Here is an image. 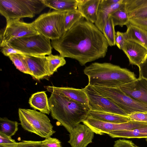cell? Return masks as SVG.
<instances>
[{
  "label": "cell",
  "mask_w": 147,
  "mask_h": 147,
  "mask_svg": "<svg viewBox=\"0 0 147 147\" xmlns=\"http://www.w3.org/2000/svg\"><path fill=\"white\" fill-rule=\"evenodd\" d=\"M139 76L147 80V57L138 67Z\"/></svg>",
  "instance_id": "74e56055"
},
{
  "label": "cell",
  "mask_w": 147,
  "mask_h": 147,
  "mask_svg": "<svg viewBox=\"0 0 147 147\" xmlns=\"http://www.w3.org/2000/svg\"><path fill=\"white\" fill-rule=\"evenodd\" d=\"M113 147H139L132 141L125 139H119L115 141Z\"/></svg>",
  "instance_id": "d590c367"
},
{
  "label": "cell",
  "mask_w": 147,
  "mask_h": 147,
  "mask_svg": "<svg viewBox=\"0 0 147 147\" xmlns=\"http://www.w3.org/2000/svg\"><path fill=\"white\" fill-rule=\"evenodd\" d=\"M1 30L0 47L9 44L18 38L38 33L34 27L32 23H27L20 19L6 20L5 28L3 30Z\"/></svg>",
  "instance_id": "9c48e42d"
},
{
  "label": "cell",
  "mask_w": 147,
  "mask_h": 147,
  "mask_svg": "<svg viewBox=\"0 0 147 147\" xmlns=\"http://www.w3.org/2000/svg\"><path fill=\"white\" fill-rule=\"evenodd\" d=\"M46 7L42 0H0V13L6 20L32 18Z\"/></svg>",
  "instance_id": "277c9868"
},
{
  "label": "cell",
  "mask_w": 147,
  "mask_h": 147,
  "mask_svg": "<svg viewBox=\"0 0 147 147\" xmlns=\"http://www.w3.org/2000/svg\"><path fill=\"white\" fill-rule=\"evenodd\" d=\"M112 138H147V125L130 130L114 131L107 134Z\"/></svg>",
  "instance_id": "603a6c76"
},
{
  "label": "cell",
  "mask_w": 147,
  "mask_h": 147,
  "mask_svg": "<svg viewBox=\"0 0 147 147\" xmlns=\"http://www.w3.org/2000/svg\"><path fill=\"white\" fill-rule=\"evenodd\" d=\"M40 147H62L61 142L58 139L51 137L41 141Z\"/></svg>",
  "instance_id": "1f68e13d"
},
{
  "label": "cell",
  "mask_w": 147,
  "mask_h": 147,
  "mask_svg": "<svg viewBox=\"0 0 147 147\" xmlns=\"http://www.w3.org/2000/svg\"><path fill=\"white\" fill-rule=\"evenodd\" d=\"M8 57L17 69L24 73L31 75L22 54H11Z\"/></svg>",
  "instance_id": "f546056e"
},
{
  "label": "cell",
  "mask_w": 147,
  "mask_h": 147,
  "mask_svg": "<svg viewBox=\"0 0 147 147\" xmlns=\"http://www.w3.org/2000/svg\"><path fill=\"white\" fill-rule=\"evenodd\" d=\"M88 97L91 110L106 112L127 116V114L111 99L99 94L88 85L83 88Z\"/></svg>",
  "instance_id": "8fae6325"
},
{
  "label": "cell",
  "mask_w": 147,
  "mask_h": 147,
  "mask_svg": "<svg viewBox=\"0 0 147 147\" xmlns=\"http://www.w3.org/2000/svg\"><path fill=\"white\" fill-rule=\"evenodd\" d=\"M126 26L127 40L136 42L147 49V29L129 23Z\"/></svg>",
  "instance_id": "ffe728a7"
},
{
  "label": "cell",
  "mask_w": 147,
  "mask_h": 147,
  "mask_svg": "<svg viewBox=\"0 0 147 147\" xmlns=\"http://www.w3.org/2000/svg\"><path fill=\"white\" fill-rule=\"evenodd\" d=\"M51 44L60 56L75 59L81 66L104 57L109 46L103 33L84 18Z\"/></svg>",
  "instance_id": "6da1fadb"
},
{
  "label": "cell",
  "mask_w": 147,
  "mask_h": 147,
  "mask_svg": "<svg viewBox=\"0 0 147 147\" xmlns=\"http://www.w3.org/2000/svg\"><path fill=\"white\" fill-rule=\"evenodd\" d=\"M44 87L51 93H58L78 102L89 105L88 97L83 88L79 89L49 86H45Z\"/></svg>",
  "instance_id": "e0dca14e"
},
{
  "label": "cell",
  "mask_w": 147,
  "mask_h": 147,
  "mask_svg": "<svg viewBox=\"0 0 147 147\" xmlns=\"http://www.w3.org/2000/svg\"><path fill=\"white\" fill-rule=\"evenodd\" d=\"M46 58L49 64L50 76L56 71L58 68L66 63L64 58L60 55H54L51 54L46 56Z\"/></svg>",
  "instance_id": "f1b7e54d"
},
{
  "label": "cell",
  "mask_w": 147,
  "mask_h": 147,
  "mask_svg": "<svg viewBox=\"0 0 147 147\" xmlns=\"http://www.w3.org/2000/svg\"><path fill=\"white\" fill-rule=\"evenodd\" d=\"M89 115L94 119L109 123H119L131 121L127 116L104 112L90 110Z\"/></svg>",
  "instance_id": "7402d4cb"
},
{
  "label": "cell",
  "mask_w": 147,
  "mask_h": 147,
  "mask_svg": "<svg viewBox=\"0 0 147 147\" xmlns=\"http://www.w3.org/2000/svg\"><path fill=\"white\" fill-rule=\"evenodd\" d=\"M112 18L110 15L108 17L103 29V34L106 38L109 46H115L116 32Z\"/></svg>",
  "instance_id": "4316f807"
},
{
  "label": "cell",
  "mask_w": 147,
  "mask_h": 147,
  "mask_svg": "<svg viewBox=\"0 0 147 147\" xmlns=\"http://www.w3.org/2000/svg\"><path fill=\"white\" fill-rule=\"evenodd\" d=\"M48 102L52 118L69 134L86 119L91 110L89 105L58 93H51Z\"/></svg>",
  "instance_id": "7a4b0ae2"
},
{
  "label": "cell",
  "mask_w": 147,
  "mask_h": 147,
  "mask_svg": "<svg viewBox=\"0 0 147 147\" xmlns=\"http://www.w3.org/2000/svg\"><path fill=\"white\" fill-rule=\"evenodd\" d=\"M16 142L14 140L6 134L0 132V144L14 143Z\"/></svg>",
  "instance_id": "f35d334b"
},
{
  "label": "cell",
  "mask_w": 147,
  "mask_h": 147,
  "mask_svg": "<svg viewBox=\"0 0 147 147\" xmlns=\"http://www.w3.org/2000/svg\"><path fill=\"white\" fill-rule=\"evenodd\" d=\"M20 124L25 130L45 138L51 137L55 131L47 115L35 110L19 108Z\"/></svg>",
  "instance_id": "5b68a950"
},
{
  "label": "cell",
  "mask_w": 147,
  "mask_h": 147,
  "mask_svg": "<svg viewBox=\"0 0 147 147\" xmlns=\"http://www.w3.org/2000/svg\"><path fill=\"white\" fill-rule=\"evenodd\" d=\"M84 72L88 77V85L91 86L119 88L137 79L134 72L109 63H93Z\"/></svg>",
  "instance_id": "3957f363"
},
{
  "label": "cell",
  "mask_w": 147,
  "mask_h": 147,
  "mask_svg": "<svg viewBox=\"0 0 147 147\" xmlns=\"http://www.w3.org/2000/svg\"><path fill=\"white\" fill-rule=\"evenodd\" d=\"M19 123L10 120L6 117L0 118V132L11 137L18 129Z\"/></svg>",
  "instance_id": "d4e9b609"
},
{
  "label": "cell",
  "mask_w": 147,
  "mask_h": 147,
  "mask_svg": "<svg viewBox=\"0 0 147 147\" xmlns=\"http://www.w3.org/2000/svg\"><path fill=\"white\" fill-rule=\"evenodd\" d=\"M129 23L147 29V18H131L129 19Z\"/></svg>",
  "instance_id": "8d00e7d4"
},
{
  "label": "cell",
  "mask_w": 147,
  "mask_h": 147,
  "mask_svg": "<svg viewBox=\"0 0 147 147\" xmlns=\"http://www.w3.org/2000/svg\"><path fill=\"white\" fill-rule=\"evenodd\" d=\"M127 39L126 32H121L119 31L116 32L115 44L120 49L122 50Z\"/></svg>",
  "instance_id": "d6a6232c"
},
{
  "label": "cell",
  "mask_w": 147,
  "mask_h": 147,
  "mask_svg": "<svg viewBox=\"0 0 147 147\" xmlns=\"http://www.w3.org/2000/svg\"><path fill=\"white\" fill-rule=\"evenodd\" d=\"M47 7L61 11L78 9L76 0H42Z\"/></svg>",
  "instance_id": "cb8c5ba5"
},
{
  "label": "cell",
  "mask_w": 147,
  "mask_h": 147,
  "mask_svg": "<svg viewBox=\"0 0 147 147\" xmlns=\"http://www.w3.org/2000/svg\"><path fill=\"white\" fill-rule=\"evenodd\" d=\"M41 141L23 140L8 144H0V147H40Z\"/></svg>",
  "instance_id": "4dcf8cb0"
},
{
  "label": "cell",
  "mask_w": 147,
  "mask_h": 147,
  "mask_svg": "<svg viewBox=\"0 0 147 147\" xmlns=\"http://www.w3.org/2000/svg\"><path fill=\"white\" fill-rule=\"evenodd\" d=\"M29 103L31 107L44 114L49 115L50 113L48 99L45 91L32 94L29 98Z\"/></svg>",
  "instance_id": "44dd1931"
},
{
  "label": "cell",
  "mask_w": 147,
  "mask_h": 147,
  "mask_svg": "<svg viewBox=\"0 0 147 147\" xmlns=\"http://www.w3.org/2000/svg\"><path fill=\"white\" fill-rule=\"evenodd\" d=\"M119 88L132 98L147 105V80L146 78L139 76Z\"/></svg>",
  "instance_id": "4fadbf2b"
},
{
  "label": "cell",
  "mask_w": 147,
  "mask_h": 147,
  "mask_svg": "<svg viewBox=\"0 0 147 147\" xmlns=\"http://www.w3.org/2000/svg\"><path fill=\"white\" fill-rule=\"evenodd\" d=\"M2 53L5 56L9 57L11 54H23L20 51L13 48L9 44H7L1 47Z\"/></svg>",
  "instance_id": "e575fe53"
},
{
  "label": "cell",
  "mask_w": 147,
  "mask_h": 147,
  "mask_svg": "<svg viewBox=\"0 0 147 147\" xmlns=\"http://www.w3.org/2000/svg\"><path fill=\"white\" fill-rule=\"evenodd\" d=\"M122 50L128 57L129 64L138 67L147 57V49L135 42L127 40Z\"/></svg>",
  "instance_id": "2e32d148"
},
{
  "label": "cell",
  "mask_w": 147,
  "mask_h": 147,
  "mask_svg": "<svg viewBox=\"0 0 147 147\" xmlns=\"http://www.w3.org/2000/svg\"><path fill=\"white\" fill-rule=\"evenodd\" d=\"M146 141L147 142V138L146 139Z\"/></svg>",
  "instance_id": "ab89813d"
},
{
  "label": "cell",
  "mask_w": 147,
  "mask_h": 147,
  "mask_svg": "<svg viewBox=\"0 0 147 147\" xmlns=\"http://www.w3.org/2000/svg\"><path fill=\"white\" fill-rule=\"evenodd\" d=\"M129 18H147V0H123Z\"/></svg>",
  "instance_id": "ac0fdd59"
},
{
  "label": "cell",
  "mask_w": 147,
  "mask_h": 147,
  "mask_svg": "<svg viewBox=\"0 0 147 147\" xmlns=\"http://www.w3.org/2000/svg\"><path fill=\"white\" fill-rule=\"evenodd\" d=\"M77 9L87 21L94 23L96 20L100 0H76Z\"/></svg>",
  "instance_id": "d6986e66"
},
{
  "label": "cell",
  "mask_w": 147,
  "mask_h": 147,
  "mask_svg": "<svg viewBox=\"0 0 147 147\" xmlns=\"http://www.w3.org/2000/svg\"><path fill=\"white\" fill-rule=\"evenodd\" d=\"M127 116L131 121L147 123V111L136 112Z\"/></svg>",
  "instance_id": "836d02e7"
},
{
  "label": "cell",
  "mask_w": 147,
  "mask_h": 147,
  "mask_svg": "<svg viewBox=\"0 0 147 147\" xmlns=\"http://www.w3.org/2000/svg\"><path fill=\"white\" fill-rule=\"evenodd\" d=\"M31 75L40 80L50 76L48 63L46 56L22 54Z\"/></svg>",
  "instance_id": "7c38bea8"
},
{
  "label": "cell",
  "mask_w": 147,
  "mask_h": 147,
  "mask_svg": "<svg viewBox=\"0 0 147 147\" xmlns=\"http://www.w3.org/2000/svg\"><path fill=\"white\" fill-rule=\"evenodd\" d=\"M110 15L115 26L119 25L122 27L129 23V18L124 5L122 7L111 13Z\"/></svg>",
  "instance_id": "484cf974"
},
{
  "label": "cell",
  "mask_w": 147,
  "mask_h": 147,
  "mask_svg": "<svg viewBox=\"0 0 147 147\" xmlns=\"http://www.w3.org/2000/svg\"><path fill=\"white\" fill-rule=\"evenodd\" d=\"M92 86L99 94L113 101L128 115L147 111V104L132 98L119 88Z\"/></svg>",
  "instance_id": "ba28073f"
},
{
  "label": "cell",
  "mask_w": 147,
  "mask_h": 147,
  "mask_svg": "<svg viewBox=\"0 0 147 147\" xmlns=\"http://www.w3.org/2000/svg\"><path fill=\"white\" fill-rule=\"evenodd\" d=\"M9 44L24 54L44 56L52 53V47L50 39L39 33L18 38Z\"/></svg>",
  "instance_id": "52a82bcc"
},
{
  "label": "cell",
  "mask_w": 147,
  "mask_h": 147,
  "mask_svg": "<svg viewBox=\"0 0 147 147\" xmlns=\"http://www.w3.org/2000/svg\"><path fill=\"white\" fill-rule=\"evenodd\" d=\"M67 11L53 10L40 15L32 22L39 34L51 40L59 39L65 32L64 21Z\"/></svg>",
  "instance_id": "8992f818"
},
{
  "label": "cell",
  "mask_w": 147,
  "mask_h": 147,
  "mask_svg": "<svg viewBox=\"0 0 147 147\" xmlns=\"http://www.w3.org/2000/svg\"><path fill=\"white\" fill-rule=\"evenodd\" d=\"M94 133L87 125L80 123L70 134L68 142L71 147H86L92 142Z\"/></svg>",
  "instance_id": "9a60e30c"
},
{
  "label": "cell",
  "mask_w": 147,
  "mask_h": 147,
  "mask_svg": "<svg viewBox=\"0 0 147 147\" xmlns=\"http://www.w3.org/2000/svg\"><path fill=\"white\" fill-rule=\"evenodd\" d=\"M84 18L82 14L78 9L67 11L64 21L65 31L69 30L74 24Z\"/></svg>",
  "instance_id": "83f0119b"
},
{
  "label": "cell",
  "mask_w": 147,
  "mask_h": 147,
  "mask_svg": "<svg viewBox=\"0 0 147 147\" xmlns=\"http://www.w3.org/2000/svg\"><path fill=\"white\" fill-rule=\"evenodd\" d=\"M83 123L95 133L102 135L114 131L130 130L147 125V123L130 121L122 123H114L102 121L88 115Z\"/></svg>",
  "instance_id": "30bf717a"
},
{
  "label": "cell",
  "mask_w": 147,
  "mask_h": 147,
  "mask_svg": "<svg viewBox=\"0 0 147 147\" xmlns=\"http://www.w3.org/2000/svg\"><path fill=\"white\" fill-rule=\"evenodd\" d=\"M124 5L123 0H100L94 24L102 33L109 15Z\"/></svg>",
  "instance_id": "5bb4252c"
}]
</instances>
